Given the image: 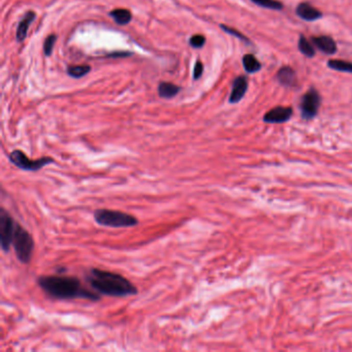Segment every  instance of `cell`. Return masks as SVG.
<instances>
[{
  "mask_svg": "<svg viewBox=\"0 0 352 352\" xmlns=\"http://www.w3.org/2000/svg\"><path fill=\"white\" fill-rule=\"evenodd\" d=\"M203 72H204V65H203V63L200 62V61H197V62L195 63L194 71H193V78H194V80L199 79L200 76L203 75Z\"/></svg>",
  "mask_w": 352,
  "mask_h": 352,
  "instance_id": "24",
  "label": "cell"
},
{
  "mask_svg": "<svg viewBox=\"0 0 352 352\" xmlns=\"http://www.w3.org/2000/svg\"><path fill=\"white\" fill-rule=\"evenodd\" d=\"M35 18V14L33 12H28L23 20L19 23L18 25V29H17V34H16V37H17V40L19 42H22L26 36H27V32H28V29H29V26L30 24L33 22Z\"/></svg>",
  "mask_w": 352,
  "mask_h": 352,
  "instance_id": "13",
  "label": "cell"
},
{
  "mask_svg": "<svg viewBox=\"0 0 352 352\" xmlns=\"http://www.w3.org/2000/svg\"><path fill=\"white\" fill-rule=\"evenodd\" d=\"M13 247L17 259L21 264L28 265L33 255L34 241L30 232L17 222L13 239Z\"/></svg>",
  "mask_w": 352,
  "mask_h": 352,
  "instance_id": "4",
  "label": "cell"
},
{
  "mask_svg": "<svg viewBox=\"0 0 352 352\" xmlns=\"http://www.w3.org/2000/svg\"><path fill=\"white\" fill-rule=\"evenodd\" d=\"M9 160L18 169L26 172H37L49 165L55 163L54 158L43 156L37 159H30L23 151L14 150L9 154Z\"/></svg>",
  "mask_w": 352,
  "mask_h": 352,
  "instance_id": "5",
  "label": "cell"
},
{
  "mask_svg": "<svg viewBox=\"0 0 352 352\" xmlns=\"http://www.w3.org/2000/svg\"><path fill=\"white\" fill-rule=\"evenodd\" d=\"M93 217L97 224L113 228L133 227L139 223L137 218L131 214L110 209L95 210Z\"/></svg>",
  "mask_w": 352,
  "mask_h": 352,
  "instance_id": "3",
  "label": "cell"
},
{
  "mask_svg": "<svg viewBox=\"0 0 352 352\" xmlns=\"http://www.w3.org/2000/svg\"><path fill=\"white\" fill-rule=\"evenodd\" d=\"M298 50L301 54L309 58L314 57L316 54L313 44L304 35H300L298 38Z\"/></svg>",
  "mask_w": 352,
  "mask_h": 352,
  "instance_id": "17",
  "label": "cell"
},
{
  "mask_svg": "<svg viewBox=\"0 0 352 352\" xmlns=\"http://www.w3.org/2000/svg\"><path fill=\"white\" fill-rule=\"evenodd\" d=\"M206 42V37L204 35H200V34H196V35H193L190 40H189V43L193 46V48H202Z\"/></svg>",
  "mask_w": 352,
  "mask_h": 352,
  "instance_id": "23",
  "label": "cell"
},
{
  "mask_svg": "<svg viewBox=\"0 0 352 352\" xmlns=\"http://www.w3.org/2000/svg\"><path fill=\"white\" fill-rule=\"evenodd\" d=\"M277 80L285 87H293L297 84V77L290 66H283L277 73Z\"/></svg>",
  "mask_w": 352,
  "mask_h": 352,
  "instance_id": "12",
  "label": "cell"
},
{
  "mask_svg": "<svg viewBox=\"0 0 352 352\" xmlns=\"http://www.w3.org/2000/svg\"><path fill=\"white\" fill-rule=\"evenodd\" d=\"M180 91V87L173 84V83H168V82H162L159 84L158 87V94L160 97L170 99L175 97Z\"/></svg>",
  "mask_w": 352,
  "mask_h": 352,
  "instance_id": "15",
  "label": "cell"
},
{
  "mask_svg": "<svg viewBox=\"0 0 352 352\" xmlns=\"http://www.w3.org/2000/svg\"><path fill=\"white\" fill-rule=\"evenodd\" d=\"M111 16L114 21L119 25H127L132 19L131 13L126 9H117L111 12Z\"/></svg>",
  "mask_w": 352,
  "mask_h": 352,
  "instance_id": "16",
  "label": "cell"
},
{
  "mask_svg": "<svg viewBox=\"0 0 352 352\" xmlns=\"http://www.w3.org/2000/svg\"><path fill=\"white\" fill-rule=\"evenodd\" d=\"M248 89V80L245 76H240L236 78L232 83V89L229 96V103L237 104L245 96Z\"/></svg>",
  "mask_w": 352,
  "mask_h": 352,
  "instance_id": "9",
  "label": "cell"
},
{
  "mask_svg": "<svg viewBox=\"0 0 352 352\" xmlns=\"http://www.w3.org/2000/svg\"><path fill=\"white\" fill-rule=\"evenodd\" d=\"M220 27H221L222 30H224V31L227 32L228 34H230V35H232V36H236L237 38H239V39H241V40H243V41L249 42V39H248L243 33H241L240 31H238V30H236V29H233V28H231V27H228V26H226V25H220Z\"/></svg>",
  "mask_w": 352,
  "mask_h": 352,
  "instance_id": "22",
  "label": "cell"
},
{
  "mask_svg": "<svg viewBox=\"0 0 352 352\" xmlns=\"http://www.w3.org/2000/svg\"><path fill=\"white\" fill-rule=\"evenodd\" d=\"M327 65L330 68L338 72H343V73H350L352 74V63L344 60H339V59H333L327 62Z\"/></svg>",
  "mask_w": 352,
  "mask_h": 352,
  "instance_id": "18",
  "label": "cell"
},
{
  "mask_svg": "<svg viewBox=\"0 0 352 352\" xmlns=\"http://www.w3.org/2000/svg\"><path fill=\"white\" fill-rule=\"evenodd\" d=\"M321 105V96L319 92L311 88L309 89L300 100V113L305 120H311L318 114Z\"/></svg>",
  "mask_w": 352,
  "mask_h": 352,
  "instance_id": "7",
  "label": "cell"
},
{
  "mask_svg": "<svg viewBox=\"0 0 352 352\" xmlns=\"http://www.w3.org/2000/svg\"><path fill=\"white\" fill-rule=\"evenodd\" d=\"M293 111L290 107H276L270 110L264 117V121L270 124L287 122L292 117Z\"/></svg>",
  "mask_w": 352,
  "mask_h": 352,
  "instance_id": "8",
  "label": "cell"
},
{
  "mask_svg": "<svg viewBox=\"0 0 352 352\" xmlns=\"http://www.w3.org/2000/svg\"><path fill=\"white\" fill-rule=\"evenodd\" d=\"M251 2L261 8L268 10L281 11L283 9V4L280 3L279 0H251Z\"/></svg>",
  "mask_w": 352,
  "mask_h": 352,
  "instance_id": "19",
  "label": "cell"
},
{
  "mask_svg": "<svg viewBox=\"0 0 352 352\" xmlns=\"http://www.w3.org/2000/svg\"><path fill=\"white\" fill-rule=\"evenodd\" d=\"M16 224L17 222L11 214L7 210L2 209V212H0V245L6 253L9 252L13 246Z\"/></svg>",
  "mask_w": 352,
  "mask_h": 352,
  "instance_id": "6",
  "label": "cell"
},
{
  "mask_svg": "<svg viewBox=\"0 0 352 352\" xmlns=\"http://www.w3.org/2000/svg\"><path fill=\"white\" fill-rule=\"evenodd\" d=\"M243 66L248 74H255L262 69V64L252 54H246L243 57Z\"/></svg>",
  "mask_w": 352,
  "mask_h": 352,
  "instance_id": "14",
  "label": "cell"
},
{
  "mask_svg": "<svg viewBox=\"0 0 352 352\" xmlns=\"http://www.w3.org/2000/svg\"><path fill=\"white\" fill-rule=\"evenodd\" d=\"M56 39H57V36L55 34H51V35L46 37V39L44 40V43H43L44 55L50 56V55L52 54L53 48H54L55 42H56Z\"/></svg>",
  "mask_w": 352,
  "mask_h": 352,
  "instance_id": "21",
  "label": "cell"
},
{
  "mask_svg": "<svg viewBox=\"0 0 352 352\" xmlns=\"http://www.w3.org/2000/svg\"><path fill=\"white\" fill-rule=\"evenodd\" d=\"M91 67L89 65H75V66H69L67 69L68 76L80 79L84 76H86L88 73H90Z\"/></svg>",
  "mask_w": 352,
  "mask_h": 352,
  "instance_id": "20",
  "label": "cell"
},
{
  "mask_svg": "<svg viewBox=\"0 0 352 352\" xmlns=\"http://www.w3.org/2000/svg\"><path fill=\"white\" fill-rule=\"evenodd\" d=\"M295 13L300 19H303L305 21H309V22L319 20L322 17V13L308 3L299 4L296 8Z\"/></svg>",
  "mask_w": 352,
  "mask_h": 352,
  "instance_id": "10",
  "label": "cell"
},
{
  "mask_svg": "<svg viewBox=\"0 0 352 352\" xmlns=\"http://www.w3.org/2000/svg\"><path fill=\"white\" fill-rule=\"evenodd\" d=\"M90 286L99 294L124 297L137 294L136 286L124 276L100 269H90L86 277Z\"/></svg>",
  "mask_w": 352,
  "mask_h": 352,
  "instance_id": "2",
  "label": "cell"
},
{
  "mask_svg": "<svg viewBox=\"0 0 352 352\" xmlns=\"http://www.w3.org/2000/svg\"><path fill=\"white\" fill-rule=\"evenodd\" d=\"M312 42L320 50V51L326 55H333L337 52V43L336 41L331 37L326 35L321 36H313Z\"/></svg>",
  "mask_w": 352,
  "mask_h": 352,
  "instance_id": "11",
  "label": "cell"
},
{
  "mask_svg": "<svg viewBox=\"0 0 352 352\" xmlns=\"http://www.w3.org/2000/svg\"><path fill=\"white\" fill-rule=\"evenodd\" d=\"M36 282L44 293L55 299L81 298L98 301L102 298L99 294L85 288L82 282L76 277L62 275L39 276Z\"/></svg>",
  "mask_w": 352,
  "mask_h": 352,
  "instance_id": "1",
  "label": "cell"
}]
</instances>
